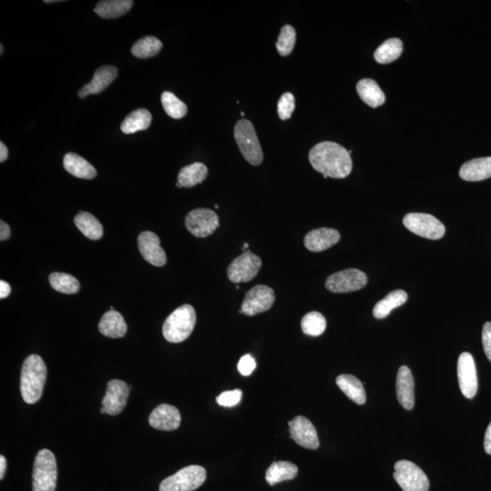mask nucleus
Returning a JSON list of instances; mask_svg holds the SVG:
<instances>
[{
  "label": "nucleus",
  "instance_id": "473e14b6",
  "mask_svg": "<svg viewBox=\"0 0 491 491\" xmlns=\"http://www.w3.org/2000/svg\"><path fill=\"white\" fill-rule=\"evenodd\" d=\"M163 45L153 35H148L136 42L131 48V53L138 59H148L160 53Z\"/></svg>",
  "mask_w": 491,
  "mask_h": 491
},
{
  "label": "nucleus",
  "instance_id": "c85d7f7f",
  "mask_svg": "<svg viewBox=\"0 0 491 491\" xmlns=\"http://www.w3.org/2000/svg\"><path fill=\"white\" fill-rule=\"evenodd\" d=\"M74 222H75L76 227L89 240L98 241L102 238L103 227L101 223L90 213L79 211V214L74 219Z\"/></svg>",
  "mask_w": 491,
  "mask_h": 491
},
{
  "label": "nucleus",
  "instance_id": "37998d69",
  "mask_svg": "<svg viewBox=\"0 0 491 491\" xmlns=\"http://www.w3.org/2000/svg\"><path fill=\"white\" fill-rule=\"evenodd\" d=\"M11 293V287L4 280L0 281V299H6Z\"/></svg>",
  "mask_w": 491,
  "mask_h": 491
},
{
  "label": "nucleus",
  "instance_id": "bb28decb",
  "mask_svg": "<svg viewBox=\"0 0 491 491\" xmlns=\"http://www.w3.org/2000/svg\"><path fill=\"white\" fill-rule=\"evenodd\" d=\"M408 300V294L404 290L397 289L387 294V295L380 302L375 305L373 309V316L376 319H382L387 318L393 309L399 308L406 303Z\"/></svg>",
  "mask_w": 491,
  "mask_h": 491
},
{
  "label": "nucleus",
  "instance_id": "a19ab883",
  "mask_svg": "<svg viewBox=\"0 0 491 491\" xmlns=\"http://www.w3.org/2000/svg\"><path fill=\"white\" fill-rule=\"evenodd\" d=\"M482 344L484 351L491 363V322H486L482 329Z\"/></svg>",
  "mask_w": 491,
  "mask_h": 491
},
{
  "label": "nucleus",
  "instance_id": "20e7f679",
  "mask_svg": "<svg viewBox=\"0 0 491 491\" xmlns=\"http://www.w3.org/2000/svg\"><path fill=\"white\" fill-rule=\"evenodd\" d=\"M33 491H55L57 486L56 458L50 451L41 450L35 456L33 468Z\"/></svg>",
  "mask_w": 491,
  "mask_h": 491
},
{
  "label": "nucleus",
  "instance_id": "2eb2a0df",
  "mask_svg": "<svg viewBox=\"0 0 491 491\" xmlns=\"http://www.w3.org/2000/svg\"><path fill=\"white\" fill-rule=\"evenodd\" d=\"M290 438L302 447L315 451L319 447L318 433L311 421L298 416L289 422Z\"/></svg>",
  "mask_w": 491,
  "mask_h": 491
},
{
  "label": "nucleus",
  "instance_id": "f704fd0d",
  "mask_svg": "<svg viewBox=\"0 0 491 491\" xmlns=\"http://www.w3.org/2000/svg\"><path fill=\"white\" fill-rule=\"evenodd\" d=\"M50 283L57 292L64 294L79 292L80 285L79 280L67 273L54 272L50 274Z\"/></svg>",
  "mask_w": 491,
  "mask_h": 491
},
{
  "label": "nucleus",
  "instance_id": "f257e3e1",
  "mask_svg": "<svg viewBox=\"0 0 491 491\" xmlns=\"http://www.w3.org/2000/svg\"><path fill=\"white\" fill-rule=\"evenodd\" d=\"M309 162L313 169L323 174L325 179H344L351 173V154L344 147L331 141L316 144L309 151Z\"/></svg>",
  "mask_w": 491,
  "mask_h": 491
},
{
  "label": "nucleus",
  "instance_id": "f8f14e48",
  "mask_svg": "<svg viewBox=\"0 0 491 491\" xmlns=\"http://www.w3.org/2000/svg\"><path fill=\"white\" fill-rule=\"evenodd\" d=\"M274 302V290L267 286L258 285L246 294L241 310L246 316H256L270 309Z\"/></svg>",
  "mask_w": 491,
  "mask_h": 491
},
{
  "label": "nucleus",
  "instance_id": "5701e85b",
  "mask_svg": "<svg viewBox=\"0 0 491 491\" xmlns=\"http://www.w3.org/2000/svg\"><path fill=\"white\" fill-rule=\"evenodd\" d=\"M65 170L79 179L92 180L96 176V170L85 158L75 153H67L63 160Z\"/></svg>",
  "mask_w": 491,
  "mask_h": 491
},
{
  "label": "nucleus",
  "instance_id": "6e6552de",
  "mask_svg": "<svg viewBox=\"0 0 491 491\" xmlns=\"http://www.w3.org/2000/svg\"><path fill=\"white\" fill-rule=\"evenodd\" d=\"M403 224L409 231L429 240H439L443 238L446 228L443 223L434 216L425 213H409L404 216Z\"/></svg>",
  "mask_w": 491,
  "mask_h": 491
},
{
  "label": "nucleus",
  "instance_id": "2f4dec72",
  "mask_svg": "<svg viewBox=\"0 0 491 491\" xmlns=\"http://www.w3.org/2000/svg\"><path fill=\"white\" fill-rule=\"evenodd\" d=\"M403 44L399 38H393L384 42L375 51V60L380 64H389L402 56Z\"/></svg>",
  "mask_w": 491,
  "mask_h": 491
},
{
  "label": "nucleus",
  "instance_id": "79ce46f5",
  "mask_svg": "<svg viewBox=\"0 0 491 491\" xmlns=\"http://www.w3.org/2000/svg\"><path fill=\"white\" fill-rule=\"evenodd\" d=\"M11 231L6 222L0 221V241H4L11 237Z\"/></svg>",
  "mask_w": 491,
  "mask_h": 491
},
{
  "label": "nucleus",
  "instance_id": "8fccbe9b",
  "mask_svg": "<svg viewBox=\"0 0 491 491\" xmlns=\"http://www.w3.org/2000/svg\"><path fill=\"white\" fill-rule=\"evenodd\" d=\"M0 50H1V55H2V54H3V46H2V45H1V46H0Z\"/></svg>",
  "mask_w": 491,
  "mask_h": 491
},
{
  "label": "nucleus",
  "instance_id": "c756f323",
  "mask_svg": "<svg viewBox=\"0 0 491 491\" xmlns=\"http://www.w3.org/2000/svg\"><path fill=\"white\" fill-rule=\"evenodd\" d=\"M153 121L151 113L145 109H138L131 112L121 124V131L125 134H133L150 128Z\"/></svg>",
  "mask_w": 491,
  "mask_h": 491
},
{
  "label": "nucleus",
  "instance_id": "ea45409f",
  "mask_svg": "<svg viewBox=\"0 0 491 491\" xmlns=\"http://www.w3.org/2000/svg\"><path fill=\"white\" fill-rule=\"evenodd\" d=\"M256 367V360L250 354L244 355L238 364V370L242 376H250Z\"/></svg>",
  "mask_w": 491,
  "mask_h": 491
},
{
  "label": "nucleus",
  "instance_id": "4468645a",
  "mask_svg": "<svg viewBox=\"0 0 491 491\" xmlns=\"http://www.w3.org/2000/svg\"><path fill=\"white\" fill-rule=\"evenodd\" d=\"M131 387L124 381L112 380L109 381L102 407L106 409V414L117 416L127 405Z\"/></svg>",
  "mask_w": 491,
  "mask_h": 491
},
{
  "label": "nucleus",
  "instance_id": "7ed1b4c3",
  "mask_svg": "<svg viewBox=\"0 0 491 491\" xmlns=\"http://www.w3.org/2000/svg\"><path fill=\"white\" fill-rule=\"evenodd\" d=\"M196 321V311L192 306L180 307L165 321L162 328L164 338L171 343L186 341L192 335Z\"/></svg>",
  "mask_w": 491,
  "mask_h": 491
},
{
  "label": "nucleus",
  "instance_id": "a211bd4d",
  "mask_svg": "<svg viewBox=\"0 0 491 491\" xmlns=\"http://www.w3.org/2000/svg\"><path fill=\"white\" fill-rule=\"evenodd\" d=\"M341 240V234L334 228L313 229L306 235L304 245L309 251L321 252L333 247Z\"/></svg>",
  "mask_w": 491,
  "mask_h": 491
},
{
  "label": "nucleus",
  "instance_id": "ddd939ff",
  "mask_svg": "<svg viewBox=\"0 0 491 491\" xmlns=\"http://www.w3.org/2000/svg\"><path fill=\"white\" fill-rule=\"evenodd\" d=\"M458 379L462 394L473 399L478 392V376L474 358L468 352L460 354L458 360Z\"/></svg>",
  "mask_w": 491,
  "mask_h": 491
},
{
  "label": "nucleus",
  "instance_id": "4c0bfd02",
  "mask_svg": "<svg viewBox=\"0 0 491 491\" xmlns=\"http://www.w3.org/2000/svg\"><path fill=\"white\" fill-rule=\"evenodd\" d=\"M294 109H295V98L293 94L290 92L283 94L277 103V114L280 118L282 121L290 118Z\"/></svg>",
  "mask_w": 491,
  "mask_h": 491
},
{
  "label": "nucleus",
  "instance_id": "a18cd8bd",
  "mask_svg": "<svg viewBox=\"0 0 491 491\" xmlns=\"http://www.w3.org/2000/svg\"><path fill=\"white\" fill-rule=\"evenodd\" d=\"M9 157V150L8 148L6 147V145L1 142L0 143V161L1 162H4V161L6 160V158Z\"/></svg>",
  "mask_w": 491,
  "mask_h": 491
},
{
  "label": "nucleus",
  "instance_id": "9d476101",
  "mask_svg": "<svg viewBox=\"0 0 491 491\" xmlns=\"http://www.w3.org/2000/svg\"><path fill=\"white\" fill-rule=\"evenodd\" d=\"M185 225L187 231L197 238H206L219 227V219L215 211L209 209H197L187 215Z\"/></svg>",
  "mask_w": 491,
  "mask_h": 491
},
{
  "label": "nucleus",
  "instance_id": "e433bc0d",
  "mask_svg": "<svg viewBox=\"0 0 491 491\" xmlns=\"http://www.w3.org/2000/svg\"><path fill=\"white\" fill-rule=\"evenodd\" d=\"M296 31L290 25L284 26L281 28L279 38L276 43L277 53L281 56H289L292 53L294 46L296 44Z\"/></svg>",
  "mask_w": 491,
  "mask_h": 491
},
{
  "label": "nucleus",
  "instance_id": "c9c22d12",
  "mask_svg": "<svg viewBox=\"0 0 491 491\" xmlns=\"http://www.w3.org/2000/svg\"><path fill=\"white\" fill-rule=\"evenodd\" d=\"M161 103L164 111L172 118L180 119L187 115V105L173 93L165 92L161 96Z\"/></svg>",
  "mask_w": 491,
  "mask_h": 491
},
{
  "label": "nucleus",
  "instance_id": "6ab92c4d",
  "mask_svg": "<svg viewBox=\"0 0 491 491\" xmlns=\"http://www.w3.org/2000/svg\"><path fill=\"white\" fill-rule=\"evenodd\" d=\"M397 398L404 409H412L415 405L414 379L407 366L399 368L396 381Z\"/></svg>",
  "mask_w": 491,
  "mask_h": 491
},
{
  "label": "nucleus",
  "instance_id": "49530a36",
  "mask_svg": "<svg viewBox=\"0 0 491 491\" xmlns=\"http://www.w3.org/2000/svg\"><path fill=\"white\" fill-rule=\"evenodd\" d=\"M6 470V460L4 456H0V479L3 480Z\"/></svg>",
  "mask_w": 491,
  "mask_h": 491
},
{
  "label": "nucleus",
  "instance_id": "de8ad7c7",
  "mask_svg": "<svg viewBox=\"0 0 491 491\" xmlns=\"http://www.w3.org/2000/svg\"><path fill=\"white\" fill-rule=\"evenodd\" d=\"M248 248V243H244L243 248H242V250H243L244 252H245V251H247V250H247Z\"/></svg>",
  "mask_w": 491,
  "mask_h": 491
},
{
  "label": "nucleus",
  "instance_id": "1a4fd4ad",
  "mask_svg": "<svg viewBox=\"0 0 491 491\" xmlns=\"http://www.w3.org/2000/svg\"><path fill=\"white\" fill-rule=\"evenodd\" d=\"M367 283L368 277L363 271L348 269L329 276L326 280V287L333 293H350L363 289Z\"/></svg>",
  "mask_w": 491,
  "mask_h": 491
},
{
  "label": "nucleus",
  "instance_id": "423d86ee",
  "mask_svg": "<svg viewBox=\"0 0 491 491\" xmlns=\"http://www.w3.org/2000/svg\"><path fill=\"white\" fill-rule=\"evenodd\" d=\"M206 479L205 468L192 465L165 479L160 483V491H193L202 486Z\"/></svg>",
  "mask_w": 491,
  "mask_h": 491
},
{
  "label": "nucleus",
  "instance_id": "dca6fc26",
  "mask_svg": "<svg viewBox=\"0 0 491 491\" xmlns=\"http://www.w3.org/2000/svg\"><path fill=\"white\" fill-rule=\"evenodd\" d=\"M138 246L144 260L155 267H163L167 263L166 253L160 247L158 235L151 231H145L138 236Z\"/></svg>",
  "mask_w": 491,
  "mask_h": 491
},
{
  "label": "nucleus",
  "instance_id": "58836bf2",
  "mask_svg": "<svg viewBox=\"0 0 491 491\" xmlns=\"http://www.w3.org/2000/svg\"><path fill=\"white\" fill-rule=\"evenodd\" d=\"M242 398V392L241 390H231V392H225L221 395L216 397V402L222 407H234L241 402Z\"/></svg>",
  "mask_w": 491,
  "mask_h": 491
},
{
  "label": "nucleus",
  "instance_id": "0eeeda50",
  "mask_svg": "<svg viewBox=\"0 0 491 491\" xmlns=\"http://www.w3.org/2000/svg\"><path fill=\"white\" fill-rule=\"evenodd\" d=\"M394 479L404 491H429V481L421 468L409 460L397 462Z\"/></svg>",
  "mask_w": 491,
  "mask_h": 491
},
{
  "label": "nucleus",
  "instance_id": "f3484780",
  "mask_svg": "<svg viewBox=\"0 0 491 491\" xmlns=\"http://www.w3.org/2000/svg\"><path fill=\"white\" fill-rule=\"evenodd\" d=\"M148 421L151 427L158 431H175L180 426L182 416L176 407L169 404H161L151 412Z\"/></svg>",
  "mask_w": 491,
  "mask_h": 491
},
{
  "label": "nucleus",
  "instance_id": "c03bdc74",
  "mask_svg": "<svg viewBox=\"0 0 491 491\" xmlns=\"http://www.w3.org/2000/svg\"><path fill=\"white\" fill-rule=\"evenodd\" d=\"M484 448H485V451L487 454H491V422L486 431Z\"/></svg>",
  "mask_w": 491,
  "mask_h": 491
},
{
  "label": "nucleus",
  "instance_id": "4be33fe9",
  "mask_svg": "<svg viewBox=\"0 0 491 491\" xmlns=\"http://www.w3.org/2000/svg\"><path fill=\"white\" fill-rule=\"evenodd\" d=\"M100 333L108 338H123L127 333L128 325L121 313L109 310L103 315L99 324Z\"/></svg>",
  "mask_w": 491,
  "mask_h": 491
},
{
  "label": "nucleus",
  "instance_id": "cd10ccee",
  "mask_svg": "<svg viewBox=\"0 0 491 491\" xmlns=\"http://www.w3.org/2000/svg\"><path fill=\"white\" fill-rule=\"evenodd\" d=\"M133 4L132 0H104L96 4L94 11L103 18H117L127 14Z\"/></svg>",
  "mask_w": 491,
  "mask_h": 491
},
{
  "label": "nucleus",
  "instance_id": "aec40b11",
  "mask_svg": "<svg viewBox=\"0 0 491 491\" xmlns=\"http://www.w3.org/2000/svg\"><path fill=\"white\" fill-rule=\"evenodd\" d=\"M118 76V69L116 67L104 66L99 67L94 74L93 79L84 86L79 92L80 99L89 95L99 94L108 88Z\"/></svg>",
  "mask_w": 491,
  "mask_h": 491
},
{
  "label": "nucleus",
  "instance_id": "a878e982",
  "mask_svg": "<svg viewBox=\"0 0 491 491\" xmlns=\"http://www.w3.org/2000/svg\"><path fill=\"white\" fill-rule=\"evenodd\" d=\"M298 471V467L292 462H274L266 471V481L270 486H274L282 481L295 479Z\"/></svg>",
  "mask_w": 491,
  "mask_h": 491
},
{
  "label": "nucleus",
  "instance_id": "7c9ffc66",
  "mask_svg": "<svg viewBox=\"0 0 491 491\" xmlns=\"http://www.w3.org/2000/svg\"><path fill=\"white\" fill-rule=\"evenodd\" d=\"M208 167L200 162L184 167L177 176V182L182 187H192L202 183L208 176Z\"/></svg>",
  "mask_w": 491,
  "mask_h": 491
},
{
  "label": "nucleus",
  "instance_id": "39448f33",
  "mask_svg": "<svg viewBox=\"0 0 491 491\" xmlns=\"http://www.w3.org/2000/svg\"><path fill=\"white\" fill-rule=\"evenodd\" d=\"M234 137L241 154L248 163L253 166L263 163V150L256 131L250 121L241 119L238 121L234 128Z\"/></svg>",
  "mask_w": 491,
  "mask_h": 491
},
{
  "label": "nucleus",
  "instance_id": "72a5a7b5",
  "mask_svg": "<svg viewBox=\"0 0 491 491\" xmlns=\"http://www.w3.org/2000/svg\"><path fill=\"white\" fill-rule=\"evenodd\" d=\"M326 328H327V321L321 313L312 311L303 316L302 329L306 335L319 337L324 333Z\"/></svg>",
  "mask_w": 491,
  "mask_h": 491
},
{
  "label": "nucleus",
  "instance_id": "9b49d317",
  "mask_svg": "<svg viewBox=\"0 0 491 491\" xmlns=\"http://www.w3.org/2000/svg\"><path fill=\"white\" fill-rule=\"evenodd\" d=\"M261 260L257 255L250 251H245L241 256L236 258L228 267V280L233 283L248 282L258 275L260 271Z\"/></svg>",
  "mask_w": 491,
  "mask_h": 491
},
{
  "label": "nucleus",
  "instance_id": "b1692460",
  "mask_svg": "<svg viewBox=\"0 0 491 491\" xmlns=\"http://www.w3.org/2000/svg\"><path fill=\"white\" fill-rule=\"evenodd\" d=\"M357 92L363 102L371 108H377L386 101L385 94L373 79H361L357 84Z\"/></svg>",
  "mask_w": 491,
  "mask_h": 491
},
{
  "label": "nucleus",
  "instance_id": "393cba45",
  "mask_svg": "<svg viewBox=\"0 0 491 491\" xmlns=\"http://www.w3.org/2000/svg\"><path fill=\"white\" fill-rule=\"evenodd\" d=\"M336 383L352 402L358 405H363L366 402V392H365L363 384L358 377L352 375H341L336 380Z\"/></svg>",
  "mask_w": 491,
  "mask_h": 491
},
{
  "label": "nucleus",
  "instance_id": "412c9836",
  "mask_svg": "<svg viewBox=\"0 0 491 491\" xmlns=\"http://www.w3.org/2000/svg\"><path fill=\"white\" fill-rule=\"evenodd\" d=\"M460 177L466 182H481L491 177V157L475 158L462 165Z\"/></svg>",
  "mask_w": 491,
  "mask_h": 491
},
{
  "label": "nucleus",
  "instance_id": "09e8293b",
  "mask_svg": "<svg viewBox=\"0 0 491 491\" xmlns=\"http://www.w3.org/2000/svg\"><path fill=\"white\" fill-rule=\"evenodd\" d=\"M100 412H101V414H106V409L104 408L100 409Z\"/></svg>",
  "mask_w": 491,
  "mask_h": 491
},
{
  "label": "nucleus",
  "instance_id": "f03ea898",
  "mask_svg": "<svg viewBox=\"0 0 491 491\" xmlns=\"http://www.w3.org/2000/svg\"><path fill=\"white\" fill-rule=\"evenodd\" d=\"M47 380V367L37 354L26 358L21 368V392L26 403L34 404L40 399Z\"/></svg>",
  "mask_w": 491,
  "mask_h": 491
}]
</instances>
